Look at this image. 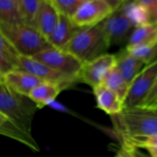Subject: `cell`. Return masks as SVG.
<instances>
[{
	"instance_id": "cell-28",
	"label": "cell",
	"mask_w": 157,
	"mask_h": 157,
	"mask_svg": "<svg viewBox=\"0 0 157 157\" xmlns=\"http://www.w3.org/2000/svg\"><path fill=\"white\" fill-rule=\"evenodd\" d=\"M156 101H157V76H156V78H155V81H154V83H153V85H152V87H151L148 96L144 100L142 105L149 106V105H152Z\"/></svg>"
},
{
	"instance_id": "cell-7",
	"label": "cell",
	"mask_w": 157,
	"mask_h": 157,
	"mask_svg": "<svg viewBox=\"0 0 157 157\" xmlns=\"http://www.w3.org/2000/svg\"><path fill=\"white\" fill-rule=\"evenodd\" d=\"M113 11L105 0H86L70 20L78 29L93 27L102 23Z\"/></svg>"
},
{
	"instance_id": "cell-15",
	"label": "cell",
	"mask_w": 157,
	"mask_h": 157,
	"mask_svg": "<svg viewBox=\"0 0 157 157\" xmlns=\"http://www.w3.org/2000/svg\"><path fill=\"white\" fill-rule=\"evenodd\" d=\"M94 94L96 100L97 107L110 116L119 114L123 109V103L118 96L107 89L104 85H99L94 88Z\"/></svg>"
},
{
	"instance_id": "cell-16",
	"label": "cell",
	"mask_w": 157,
	"mask_h": 157,
	"mask_svg": "<svg viewBox=\"0 0 157 157\" xmlns=\"http://www.w3.org/2000/svg\"><path fill=\"white\" fill-rule=\"evenodd\" d=\"M63 90L64 87L58 83L44 82L36 86L28 98L35 104L37 108H42L55 101Z\"/></svg>"
},
{
	"instance_id": "cell-9",
	"label": "cell",
	"mask_w": 157,
	"mask_h": 157,
	"mask_svg": "<svg viewBox=\"0 0 157 157\" xmlns=\"http://www.w3.org/2000/svg\"><path fill=\"white\" fill-rule=\"evenodd\" d=\"M115 65L116 56L107 53L82 63L78 75V82H82L94 89L102 84L105 75Z\"/></svg>"
},
{
	"instance_id": "cell-27",
	"label": "cell",
	"mask_w": 157,
	"mask_h": 157,
	"mask_svg": "<svg viewBox=\"0 0 157 157\" xmlns=\"http://www.w3.org/2000/svg\"><path fill=\"white\" fill-rule=\"evenodd\" d=\"M12 69H14V67L10 62L8 57L0 51V74L4 76L6 73H8Z\"/></svg>"
},
{
	"instance_id": "cell-10",
	"label": "cell",
	"mask_w": 157,
	"mask_h": 157,
	"mask_svg": "<svg viewBox=\"0 0 157 157\" xmlns=\"http://www.w3.org/2000/svg\"><path fill=\"white\" fill-rule=\"evenodd\" d=\"M15 69H19L33 75L44 82L58 83L66 89L71 83L75 82L71 78L52 69L45 64L40 62L33 56H19Z\"/></svg>"
},
{
	"instance_id": "cell-4",
	"label": "cell",
	"mask_w": 157,
	"mask_h": 157,
	"mask_svg": "<svg viewBox=\"0 0 157 157\" xmlns=\"http://www.w3.org/2000/svg\"><path fill=\"white\" fill-rule=\"evenodd\" d=\"M0 29L19 56H33L52 47L34 27L24 23L12 26L0 25Z\"/></svg>"
},
{
	"instance_id": "cell-19",
	"label": "cell",
	"mask_w": 157,
	"mask_h": 157,
	"mask_svg": "<svg viewBox=\"0 0 157 157\" xmlns=\"http://www.w3.org/2000/svg\"><path fill=\"white\" fill-rule=\"evenodd\" d=\"M23 23L18 4L14 0H0V25L12 26Z\"/></svg>"
},
{
	"instance_id": "cell-17",
	"label": "cell",
	"mask_w": 157,
	"mask_h": 157,
	"mask_svg": "<svg viewBox=\"0 0 157 157\" xmlns=\"http://www.w3.org/2000/svg\"><path fill=\"white\" fill-rule=\"evenodd\" d=\"M157 46V21L139 26L132 32L126 46Z\"/></svg>"
},
{
	"instance_id": "cell-1",
	"label": "cell",
	"mask_w": 157,
	"mask_h": 157,
	"mask_svg": "<svg viewBox=\"0 0 157 157\" xmlns=\"http://www.w3.org/2000/svg\"><path fill=\"white\" fill-rule=\"evenodd\" d=\"M112 117L122 148L138 149L141 141L157 135V108L153 106L123 108Z\"/></svg>"
},
{
	"instance_id": "cell-2",
	"label": "cell",
	"mask_w": 157,
	"mask_h": 157,
	"mask_svg": "<svg viewBox=\"0 0 157 157\" xmlns=\"http://www.w3.org/2000/svg\"><path fill=\"white\" fill-rule=\"evenodd\" d=\"M36 109L32 100L17 94L0 81V113L8 117L10 124L29 136H32V123Z\"/></svg>"
},
{
	"instance_id": "cell-31",
	"label": "cell",
	"mask_w": 157,
	"mask_h": 157,
	"mask_svg": "<svg viewBox=\"0 0 157 157\" xmlns=\"http://www.w3.org/2000/svg\"><path fill=\"white\" fill-rule=\"evenodd\" d=\"M8 122H10L9 119H8V117L6 116H4L2 113H0V128H3Z\"/></svg>"
},
{
	"instance_id": "cell-3",
	"label": "cell",
	"mask_w": 157,
	"mask_h": 157,
	"mask_svg": "<svg viewBox=\"0 0 157 157\" xmlns=\"http://www.w3.org/2000/svg\"><path fill=\"white\" fill-rule=\"evenodd\" d=\"M109 47L105 32L101 24H98L78 29L63 50L85 63L106 54Z\"/></svg>"
},
{
	"instance_id": "cell-11",
	"label": "cell",
	"mask_w": 157,
	"mask_h": 157,
	"mask_svg": "<svg viewBox=\"0 0 157 157\" xmlns=\"http://www.w3.org/2000/svg\"><path fill=\"white\" fill-rule=\"evenodd\" d=\"M3 82L11 90L26 97L30 95L32 91L36 86L42 82H44V81L33 75L15 68L3 76Z\"/></svg>"
},
{
	"instance_id": "cell-34",
	"label": "cell",
	"mask_w": 157,
	"mask_h": 157,
	"mask_svg": "<svg viewBox=\"0 0 157 157\" xmlns=\"http://www.w3.org/2000/svg\"><path fill=\"white\" fill-rule=\"evenodd\" d=\"M150 106V105H149ZM151 106H153V107H155V108H157V101L156 102H154L152 105H151Z\"/></svg>"
},
{
	"instance_id": "cell-30",
	"label": "cell",
	"mask_w": 157,
	"mask_h": 157,
	"mask_svg": "<svg viewBox=\"0 0 157 157\" xmlns=\"http://www.w3.org/2000/svg\"><path fill=\"white\" fill-rule=\"evenodd\" d=\"M105 1L110 6V8L113 10H116L126 1V0H105Z\"/></svg>"
},
{
	"instance_id": "cell-26",
	"label": "cell",
	"mask_w": 157,
	"mask_h": 157,
	"mask_svg": "<svg viewBox=\"0 0 157 157\" xmlns=\"http://www.w3.org/2000/svg\"><path fill=\"white\" fill-rule=\"evenodd\" d=\"M138 149H145L150 157H157V135L147 138L141 141Z\"/></svg>"
},
{
	"instance_id": "cell-8",
	"label": "cell",
	"mask_w": 157,
	"mask_h": 157,
	"mask_svg": "<svg viewBox=\"0 0 157 157\" xmlns=\"http://www.w3.org/2000/svg\"><path fill=\"white\" fill-rule=\"evenodd\" d=\"M110 46L128 43L136 28L132 21L119 10H116L102 23H100Z\"/></svg>"
},
{
	"instance_id": "cell-14",
	"label": "cell",
	"mask_w": 157,
	"mask_h": 157,
	"mask_svg": "<svg viewBox=\"0 0 157 157\" xmlns=\"http://www.w3.org/2000/svg\"><path fill=\"white\" fill-rule=\"evenodd\" d=\"M116 56V67L118 69L125 81L130 85L137 75L143 69L146 64L132 56L126 48L122 49Z\"/></svg>"
},
{
	"instance_id": "cell-18",
	"label": "cell",
	"mask_w": 157,
	"mask_h": 157,
	"mask_svg": "<svg viewBox=\"0 0 157 157\" xmlns=\"http://www.w3.org/2000/svg\"><path fill=\"white\" fill-rule=\"evenodd\" d=\"M102 85L114 92L122 101V103L124 102L129 88V84L125 81V78L116 67V65L107 72L102 82Z\"/></svg>"
},
{
	"instance_id": "cell-35",
	"label": "cell",
	"mask_w": 157,
	"mask_h": 157,
	"mask_svg": "<svg viewBox=\"0 0 157 157\" xmlns=\"http://www.w3.org/2000/svg\"><path fill=\"white\" fill-rule=\"evenodd\" d=\"M0 81H3V76L0 74Z\"/></svg>"
},
{
	"instance_id": "cell-24",
	"label": "cell",
	"mask_w": 157,
	"mask_h": 157,
	"mask_svg": "<svg viewBox=\"0 0 157 157\" xmlns=\"http://www.w3.org/2000/svg\"><path fill=\"white\" fill-rule=\"evenodd\" d=\"M0 51H1L10 60V62L12 64L14 68L16 67L17 65V60H18V53L15 51L13 46L10 44L9 40L6 38L4 35L3 32L0 29Z\"/></svg>"
},
{
	"instance_id": "cell-29",
	"label": "cell",
	"mask_w": 157,
	"mask_h": 157,
	"mask_svg": "<svg viewBox=\"0 0 157 157\" xmlns=\"http://www.w3.org/2000/svg\"><path fill=\"white\" fill-rule=\"evenodd\" d=\"M122 149L126 150L128 152L129 157H150L149 155L143 153L140 149H136V148H130V149L122 148Z\"/></svg>"
},
{
	"instance_id": "cell-13",
	"label": "cell",
	"mask_w": 157,
	"mask_h": 157,
	"mask_svg": "<svg viewBox=\"0 0 157 157\" xmlns=\"http://www.w3.org/2000/svg\"><path fill=\"white\" fill-rule=\"evenodd\" d=\"M59 18V13L49 0H42L40 9L35 20L34 28L45 38L55 29Z\"/></svg>"
},
{
	"instance_id": "cell-20",
	"label": "cell",
	"mask_w": 157,
	"mask_h": 157,
	"mask_svg": "<svg viewBox=\"0 0 157 157\" xmlns=\"http://www.w3.org/2000/svg\"><path fill=\"white\" fill-rule=\"evenodd\" d=\"M118 9L132 21L136 28L150 22L147 12L136 0H126Z\"/></svg>"
},
{
	"instance_id": "cell-21",
	"label": "cell",
	"mask_w": 157,
	"mask_h": 157,
	"mask_svg": "<svg viewBox=\"0 0 157 157\" xmlns=\"http://www.w3.org/2000/svg\"><path fill=\"white\" fill-rule=\"evenodd\" d=\"M42 0H18L19 10L24 24L34 27Z\"/></svg>"
},
{
	"instance_id": "cell-12",
	"label": "cell",
	"mask_w": 157,
	"mask_h": 157,
	"mask_svg": "<svg viewBox=\"0 0 157 157\" xmlns=\"http://www.w3.org/2000/svg\"><path fill=\"white\" fill-rule=\"evenodd\" d=\"M78 30L69 18L59 14L58 21L46 40L52 47L64 49Z\"/></svg>"
},
{
	"instance_id": "cell-32",
	"label": "cell",
	"mask_w": 157,
	"mask_h": 157,
	"mask_svg": "<svg viewBox=\"0 0 157 157\" xmlns=\"http://www.w3.org/2000/svg\"><path fill=\"white\" fill-rule=\"evenodd\" d=\"M115 157H129V155H128V152L126 150L121 149V151H120Z\"/></svg>"
},
{
	"instance_id": "cell-5",
	"label": "cell",
	"mask_w": 157,
	"mask_h": 157,
	"mask_svg": "<svg viewBox=\"0 0 157 157\" xmlns=\"http://www.w3.org/2000/svg\"><path fill=\"white\" fill-rule=\"evenodd\" d=\"M33 57L45 64L52 69L71 78L72 81L78 82V75L82 68V62L70 53L63 49L50 47Z\"/></svg>"
},
{
	"instance_id": "cell-6",
	"label": "cell",
	"mask_w": 157,
	"mask_h": 157,
	"mask_svg": "<svg viewBox=\"0 0 157 157\" xmlns=\"http://www.w3.org/2000/svg\"><path fill=\"white\" fill-rule=\"evenodd\" d=\"M157 76V60L146 65L129 85L123 108L142 105Z\"/></svg>"
},
{
	"instance_id": "cell-25",
	"label": "cell",
	"mask_w": 157,
	"mask_h": 157,
	"mask_svg": "<svg viewBox=\"0 0 157 157\" xmlns=\"http://www.w3.org/2000/svg\"><path fill=\"white\" fill-rule=\"evenodd\" d=\"M145 10L150 22L157 21V0H136Z\"/></svg>"
},
{
	"instance_id": "cell-23",
	"label": "cell",
	"mask_w": 157,
	"mask_h": 157,
	"mask_svg": "<svg viewBox=\"0 0 157 157\" xmlns=\"http://www.w3.org/2000/svg\"><path fill=\"white\" fill-rule=\"evenodd\" d=\"M125 48L132 56L144 62L146 65L150 63L155 51V46H150V45L126 46Z\"/></svg>"
},
{
	"instance_id": "cell-36",
	"label": "cell",
	"mask_w": 157,
	"mask_h": 157,
	"mask_svg": "<svg viewBox=\"0 0 157 157\" xmlns=\"http://www.w3.org/2000/svg\"><path fill=\"white\" fill-rule=\"evenodd\" d=\"M14 1H15V2L17 3V2H18V0H14Z\"/></svg>"
},
{
	"instance_id": "cell-33",
	"label": "cell",
	"mask_w": 157,
	"mask_h": 157,
	"mask_svg": "<svg viewBox=\"0 0 157 157\" xmlns=\"http://www.w3.org/2000/svg\"><path fill=\"white\" fill-rule=\"evenodd\" d=\"M156 60H157V46L155 47L154 54H153V56H152V57H151V61H150L149 64H151V62H154V61H156Z\"/></svg>"
},
{
	"instance_id": "cell-22",
	"label": "cell",
	"mask_w": 157,
	"mask_h": 157,
	"mask_svg": "<svg viewBox=\"0 0 157 157\" xmlns=\"http://www.w3.org/2000/svg\"><path fill=\"white\" fill-rule=\"evenodd\" d=\"M49 1L60 15L70 19L86 0H49Z\"/></svg>"
}]
</instances>
